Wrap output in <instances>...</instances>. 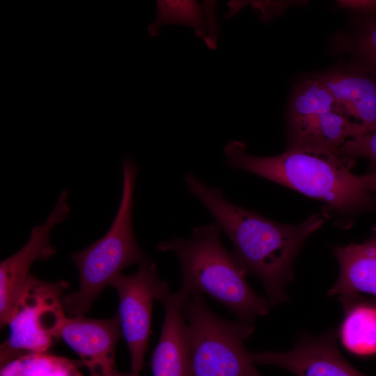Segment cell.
I'll use <instances>...</instances> for the list:
<instances>
[{
  "label": "cell",
  "mask_w": 376,
  "mask_h": 376,
  "mask_svg": "<svg viewBox=\"0 0 376 376\" xmlns=\"http://www.w3.org/2000/svg\"><path fill=\"white\" fill-rule=\"evenodd\" d=\"M185 181L228 236L246 272L261 281L269 303L276 306L288 301L285 286L293 279L295 259L329 214L315 212L298 224H281L230 203L219 189L208 187L191 173Z\"/></svg>",
  "instance_id": "6da1fadb"
},
{
  "label": "cell",
  "mask_w": 376,
  "mask_h": 376,
  "mask_svg": "<svg viewBox=\"0 0 376 376\" xmlns=\"http://www.w3.org/2000/svg\"><path fill=\"white\" fill-rule=\"evenodd\" d=\"M224 152L228 166L323 201L328 210L336 214H350L373 202L361 175L351 171L354 160L343 156L340 150L293 148L276 156L256 157L245 152L242 142L232 141Z\"/></svg>",
  "instance_id": "7a4b0ae2"
},
{
  "label": "cell",
  "mask_w": 376,
  "mask_h": 376,
  "mask_svg": "<svg viewBox=\"0 0 376 376\" xmlns=\"http://www.w3.org/2000/svg\"><path fill=\"white\" fill-rule=\"evenodd\" d=\"M217 222L194 228L189 238H173L157 245L161 251L177 256L182 285L178 293L187 299L207 295L225 306L240 322L251 323L269 312L267 299L247 283V274L234 253L221 242Z\"/></svg>",
  "instance_id": "3957f363"
},
{
  "label": "cell",
  "mask_w": 376,
  "mask_h": 376,
  "mask_svg": "<svg viewBox=\"0 0 376 376\" xmlns=\"http://www.w3.org/2000/svg\"><path fill=\"white\" fill-rule=\"evenodd\" d=\"M123 189L119 207L107 233L88 247L72 253L79 288L62 297L70 318L84 316L102 290L127 267L148 259L136 240L132 221L134 189L139 172L128 155L123 161Z\"/></svg>",
  "instance_id": "277c9868"
},
{
  "label": "cell",
  "mask_w": 376,
  "mask_h": 376,
  "mask_svg": "<svg viewBox=\"0 0 376 376\" xmlns=\"http://www.w3.org/2000/svg\"><path fill=\"white\" fill-rule=\"evenodd\" d=\"M181 311L187 324L189 376H262L244 342L254 331L251 323L217 315L203 295H192Z\"/></svg>",
  "instance_id": "5b68a950"
},
{
  "label": "cell",
  "mask_w": 376,
  "mask_h": 376,
  "mask_svg": "<svg viewBox=\"0 0 376 376\" xmlns=\"http://www.w3.org/2000/svg\"><path fill=\"white\" fill-rule=\"evenodd\" d=\"M68 287L65 281L28 276L8 324L9 336L1 345V367L27 354L47 352L61 338L67 319L62 293Z\"/></svg>",
  "instance_id": "8992f818"
},
{
  "label": "cell",
  "mask_w": 376,
  "mask_h": 376,
  "mask_svg": "<svg viewBox=\"0 0 376 376\" xmlns=\"http://www.w3.org/2000/svg\"><path fill=\"white\" fill-rule=\"evenodd\" d=\"M288 148L339 150L366 133L337 107L328 90L306 75L293 86L286 113Z\"/></svg>",
  "instance_id": "52a82bcc"
},
{
  "label": "cell",
  "mask_w": 376,
  "mask_h": 376,
  "mask_svg": "<svg viewBox=\"0 0 376 376\" xmlns=\"http://www.w3.org/2000/svg\"><path fill=\"white\" fill-rule=\"evenodd\" d=\"M111 285L118 295L117 315L130 353L131 372L139 376L150 334L153 301H162L171 292L159 277L155 263L148 258L139 264L135 273L119 274Z\"/></svg>",
  "instance_id": "ba28073f"
},
{
  "label": "cell",
  "mask_w": 376,
  "mask_h": 376,
  "mask_svg": "<svg viewBox=\"0 0 376 376\" xmlns=\"http://www.w3.org/2000/svg\"><path fill=\"white\" fill-rule=\"evenodd\" d=\"M68 190L63 189L58 201L40 225L33 227L27 242L16 253L0 263V322L1 327L8 325L18 296L33 263L46 261L56 253L50 243V233L56 224L64 221L70 214L67 203Z\"/></svg>",
  "instance_id": "9c48e42d"
},
{
  "label": "cell",
  "mask_w": 376,
  "mask_h": 376,
  "mask_svg": "<svg viewBox=\"0 0 376 376\" xmlns=\"http://www.w3.org/2000/svg\"><path fill=\"white\" fill-rule=\"evenodd\" d=\"M337 339L334 329L317 336L301 334L290 351L251 352V359L254 363L274 365L295 376H366L343 357Z\"/></svg>",
  "instance_id": "30bf717a"
},
{
  "label": "cell",
  "mask_w": 376,
  "mask_h": 376,
  "mask_svg": "<svg viewBox=\"0 0 376 376\" xmlns=\"http://www.w3.org/2000/svg\"><path fill=\"white\" fill-rule=\"evenodd\" d=\"M122 336L116 314L108 319L67 318L61 338L79 357L89 376H134L116 366V347Z\"/></svg>",
  "instance_id": "8fae6325"
},
{
  "label": "cell",
  "mask_w": 376,
  "mask_h": 376,
  "mask_svg": "<svg viewBox=\"0 0 376 376\" xmlns=\"http://www.w3.org/2000/svg\"><path fill=\"white\" fill-rule=\"evenodd\" d=\"M334 97L337 107L368 132L376 130V79L350 63L310 75Z\"/></svg>",
  "instance_id": "7c38bea8"
},
{
  "label": "cell",
  "mask_w": 376,
  "mask_h": 376,
  "mask_svg": "<svg viewBox=\"0 0 376 376\" xmlns=\"http://www.w3.org/2000/svg\"><path fill=\"white\" fill-rule=\"evenodd\" d=\"M178 292L162 303L164 318L160 337L152 354V376H189L187 324L181 311L185 301Z\"/></svg>",
  "instance_id": "4fadbf2b"
},
{
  "label": "cell",
  "mask_w": 376,
  "mask_h": 376,
  "mask_svg": "<svg viewBox=\"0 0 376 376\" xmlns=\"http://www.w3.org/2000/svg\"><path fill=\"white\" fill-rule=\"evenodd\" d=\"M372 230L370 237L362 243L334 248L340 272L328 296L359 293L376 296V225Z\"/></svg>",
  "instance_id": "5bb4252c"
},
{
  "label": "cell",
  "mask_w": 376,
  "mask_h": 376,
  "mask_svg": "<svg viewBox=\"0 0 376 376\" xmlns=\"http://www.w3.org/2000/svg\"><path fill=\"white\" fill-rule=\"evenodd\" d=\"M338 297L344 318L337 331L338 338L354 355H376V304L359 295Z\"/></svg>",
  "instance_id": "9a60e30c"
},
{
  "label": "cell",
  "mask_w": 376,
  "mask_h": 376,
  "mask_svg": "<svg viewBox=\"0 0 376 376\" xmlns=\"http://www.w3.org/2000/svg\"><path fill=\"white\" fill-rule=\"evenodd\" d=\"M334 47L376 79V15L354 14L350 30L335 37Z\"/></svg>",
  "instance_id": "2e32d148"
},
{
  "label": "cell",
  "mask_w": 376,
  "mask_h": 376,
  "mask_svg": "<svg viewBox=\"0 0 376 376\" xmlns=\"http://www.w3.org/2000/svg\"><path fill=\"white\" fill-rule=\"evenodd\" d=\"M68 360L47 352L30 353L1 366L0 376H43L62 366Z\"/></svg>",
  "instance_id": "e0dca14e"
},
{
  "label": "cell",
  "mask_w": 376,
  "mask_h": 376,
  "mask_svg": "<svg viewBox=\"0 0 376 376\" xmlns=\"http://www.w3.org/2000/svg\"><path fill=\"white\" fill-rule=\"evenodd\" d=\"M340 153L351 159L366 157L376 164V130L363 136L347 141L339 149Z\"/></svg>",
  "instance_id": "ac0fdd59"
},
{
  "label": "cell",
  "mask_w": 376,
  "mask_h": 376,
  "mask_svg": "<svg viewBox=\"0 0 376 376\" xmlns=\"http://www.w3.org/2000/svg\"><path fill=\"white\" fill-rule=\"evenodd\" d=\"M336 7L351 11L353 14L376 15V0H338Z\"/></svg>",
  "instance_id": "d6986e66"
},
{
  "label": "cell",
  "mask_w": 376,
  "mask_h": 376,
  "mask_svg": "<svg viewBox=\"0 0 376 376\" xmlns=\"http://www.w3.org/2000/svg\"><path fill=\"white\" fill-rule=\"evenodd\" d=\"M81 366L83 364L81 361L69 359L62 366L43 376H84L79 370Z\"/></svg>",
  "instance_id": "ffe728a7"
},
{
  "label": "cell",
  "mask_w": 376,
  "mask_h": 376,
  "mask_svg": "<svg viewBox=\"0 0 376 376\" xmlns=\"http://www.w3.org/2000/svg\"><path fill=\"white\" fill-rule=\"evenodd\" d=\"M363 187L371 193H376V164H371L368 171L361 175Z\"/></svg>",
  "instance_id": "44dd1931"
},
{
  "label": "cell",
  "mask_w": 376,
  "mask_h": 376,
  "mask_svg": "<svg viewBox=\"0 0 376 376\" xmlns=\"http://www.w3.org/2000/svg\"><path fill=\"white\" fill-rule=\"evenodd\" d=\"M373 301L376 304V298L372 299Z\"/></svg>",
  "instance_id": "7402d4cb"
}]
</instances>
